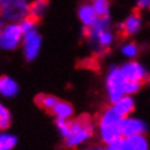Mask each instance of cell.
<instances>
[{
    "label": "cell",
    "mask_w": 150,
    "mask_h": 150,
    "mask_svg": "<svg viewBox=\"0 0 150 150\" xmlns=\"http://www.w3.org/2000/svg\"><path fill=\"white\" fill-rule=\"evenodd\" d=\"M56 127L64 139L65 146L70 149L79 148L88 142L96 129L92 117L88 115H83L74 120H56Z\"/></svg>",
    "instance_id": "cell-1"
},
{
    "label": "cell",
    "mask_w": 150,
    "mask_h": 150,
    "mask_svg": "<svg viewBox=\"0 0 150 150\" xmlns=\"http://www.w3.org/2000/svg\"><path fill=\"white\" fill-rule=\"evenodd\" d=\"M85 29L89 47L97 55L106 52L115 42V32L111 27V21L108 17L98 18L92 27Z\"/></svg>",
    "instance_id": "cell-2"
},
{
    "label": "cell",
    "mask_w": 150,
    "mask_h": 150,
    "mask_svg": "<svg viewBox=\"0 0 150 150\" xmlns=\"http://www.w3.org/2000/svg\"><path fill=\"white\" fill-rule=\"evenodd\" d=\"M122 117L116 112L113 108L107 107L99 113L97 127H98V136L99 140L104 145L110 144V142L121 139V130H120V123H121Z\"/></svg>",
    "instance_id": "cell-3"
},
{
    "label": "cell",
    "mask_w": 150,
    "mask_h": 150,
    "mask_svg": "<svg viewBox=\"0 0 150 150\" xmlns=\"http://www.w3.org/2000/svg\"><path fill=\"white\" fill-rule=\"evenodd\" d=\"M29 0H0V19L5 23H19L29 17Z\"/></svg>",
    "instance_id": "cell-4"
},
{
    "label": "cell",
    "mask_w": 150,
    "mask_h": 150,
    "mask_svg": "<svg viewBox=\"0 0 150 150\" xmlns=\"http://www.w3.org/2000/svg\"><path fill=\"white\" fill-rule=\"evenodd\" d=\"M126 78L123 76L120 66H111L106 74V80H104V87H106L107 98L111 103L118 100L125 94V85Z\"/></svg>",
    "instance_id": "cell-5"
},
{
    "label": "cell",
    "mask_w": 150,
    "mask_h": 150,
    "mask_svg": "<svg viewBox=\"0 0 150 150\" xmlns=\"http://www.w3.org/2000/svg\"><path fill=\"white\" fill-rule=\"evenodd\" d=\"M23 35L19 23H4L0 28V50L14 51L22 45Z\"/></svg>",
    "instance_id": "cell-6"
},
{
    "label": "cell",
    "mask_w": 150,
    "mask_h": 150,
    "mask_svg": "<svg viewBox=\"0 0 150 150\" xmlns=\"http://www.w3.org/2000/svg\"><path fill=\"white\" fill-rule=\"evenodd\" d=\"M22 50H23L24 59L27 61H33L37 56H38L41 51V46H42V37L38 32L31 31L23 35V40H22Z\"/></svg>",
    "instance_id": "cell-7"
},
{
    "label": "cell",
    "mask_w": 150,
    "mask_h": 150,
    "mask_svg": "<svg viewBox=\"0 0 150 150\" xmlns=\"http://www.w3.org/2000/svg\"><path fill=\"white\" fill-rule=\"evenodd\" d=\"M122 137L125 136H134V135H145L148 131V125L144 120L135 117V116H126L122 117L120 123Z\"/></svg>",
    "instance_id": "cell-8"
},
{
    "label": "cell",
    "mask_w": 150,
    "mask_h": 150,
    "mask_svg": "<svg viewBox=\"0 0 150 150\" xmlns=\"http://www.w3.org/2000/svg\"><path fill=\"white\" fill-rule=\"evenodd\" d=\"M121 69L123 76L126 78V80L131 81H140L142 83L146 78H148V71L140 62L134 61V60H129V61L123 62L121 66Z\"/></svg>",
    "instance_id": "cell-9"
},
{
    "label": "cell",
    "mask_w": 150,
    "mask_h": 150,
    "mask_svg": "<svg viewBox=\"0 0 150 150\" xmlns=\"http://www.w3.org/2000/svg\"><path fill=\"white\" fill-rule=\"evenodd\" d=\"M78 17H79L80 23L84 25L85 28L92 27L93 24L98 21V16H97L94 8H93L92 3H85V4H81L78 9Z\"/></svg>",
    "instance_id": "cell-10"
},
{
    "label": "cell",
    "mask_w": 150,
    "mask_h": 150,
    "mask_svg": "<svg viewBox=\"0 0 150 150\" xmlns=\"http://www.w3.org/2000/svg\"><path fill=\"white\" fill-rule=\"evenodd\" d=\"M122 150H149V141L145 135L122 137Z\"/></svg>",
    "instance_id": "cell-11"
},
{
    "label": "cell",
    "mask_w": 150,
    "mask_h": 150,
    "mask_svg": "<svg viewBox=\"0 0 150 150\" xmlns=\"http://www.w3.org/2000/svg\"><path fill=\"white\" fill-rule=\"evenodd\" d=\"M141 25H142L141 17L137 13H132L123 21V23L120 25V28H121V32L125 36H134L140 31Z\"/></svg>",
    "instance_id": "cell-12"
},
{
    "label": "cell",
    "mask_w": 150,
    "mask_h": 150,
    "mask_svg": "<svg viewBox=\"0 0 150 150\" xmlns=\"http://www.w3.org/2000/svg\"><path fill=\"white\" fill-rule=\"evenodd\" d=\"M19 92V85L8 75L0 76V96L4 98H14Z\"/></svg>",
    "instance_id": "cell-13"
},
{
    "label": "cell",
    "mask_w": 150,
    "mask_h": 150,
    "mask_svg": "<svg viewBox=\"0 0 150 150\" xmlns=\"http://www.w3.org/2000/svg\"><path fill=\"white\" fill-rule=\"evenodd\" d=\"M112 108L121 116V117H126V116H131V113L135 110V100L132 96H123L118 100L112 103Z\"/></svg>",
    "instance_id": "cell-14"
},
{
    "label": "cell",
    "mask_w": 150,
    "mask_h": 150,
    "mask_svg": "<svg viewBox=\"0 0 150 150\" xmlns=\"http://www.w3.org/2000/svg\"><path fill=\"white\" fill-rule=\"evenodd\" d=\"M51 113L55 116L56 120H71L74 116V107L66 100L59 99L56 106L52 108Z\"/></svg>",
    "instance_id": "cell-15"
},
{
    "label": "cell",
    "mask_w": 150,
    "mask_h": 150,
    "mask_svg": "<svg viewBox=\"0 0 150 150\" xmlns=\"http://www.w3.org/2000/svg\"><path fill=\"white\" fill-rule=\"evenodd\" d=\"M48 0H32L31 9H29V17L35 18L36 21L41 19L47 10Z\"/></svg>",
    "instance_id": "cell-16"
},
{
    "label": "cell",
    "mask_w": 150,
    "mask_h": 150,
    "mask_svg": "<svg viewBox=\"0 0 150 150\" xmlns=\"http://www.w3.org/2000/svg\"><path fill=\"white\" fill-rule=\"evenodd\" d=\"M18 142L14 134L9 131H0V150H13Z\"/></svg>",
    "instance_id": "cell-17"
},
{
    "label": "cell",
    "mask_w": 150,
    "mask_h": 150,
    "mask_svg": "<svg viewBox=\"0 0 150 150\" xmlns=\"http://www.w3.org/2000/svg\"><path fill=\"white\" fill-rule=\"evenodd\" d=\"M36 102L41 108L51 112L52 108H54L56 106V103L59 102V98L55 96H52V94H40L37 97Z\"/></svg>",
    "instance_id": "cell-18"
},
{
    "label": "cell",
    "mask_w": 150,
    "mask_h": 150,
    "mask_svg": "<svg viewBox=\"0 0 150 150\" xmlns=\"http://www.w3.org/2000/svg\"><path fill=\"white\" fill-rule=\"evenodd\" d=\"M139 46L135 42L127 41V42L121 45V54L122 56H125L127 60H134L139 55Z\"/></svg>",
    "instance_id": "cell-19"
},
{
    "label": "cell",
    "mask_w": 150,
    "mask_h": 150,
    "mask_svg": "<svg viewBox=\"0 0 150 150\" xmlns=\"http://www.w3.org/2000/svg\"><path fill=\"white\" fill-rule=\"evenodd\" d=\"M92 5L99 18L108 17V14H110V3H108V0H96V1L92 3Z\"/></svg>",
    "instance_id": "cell-20"
},
{
    "label": "cell",
    "mask_w": 150,
    "mask_h": 150,
    "mask_svg": "<svg viewBox=\"0 0 150 150\" xmlns=\"http://www.w3.org/2000/svg\"><path fill=\"white\" fill-rule=\"evenodd\" d=\"M36 24H37V21L35 19V18H32V17H27V18H24L22 22H19L21 29L23 31V33L35 31V29H36Z\"/></svg>",
    "instance_id": "cell-21"
},
{
    "label": "cell",
    "mask_w": 150,
    "mask_h": 150,
    "mask_svg": "<svg viewBox=\"0 0 150 150\" xmlns=\"http://www.w3.org/2000/svg\"><path fill=\"white\" fill-rule=\"evenodd\" d=\"M141 84L140 81H131V80H127L126 81V85H125V94L127 96H132L135 93H137L141 88Z\"/></svg>",
    "instance_id": "cell-22"
},
{
    "label": "cell",
    "mask_w": 150,
    "mask_h": 150,
    "mask_svg": "<svg viewBox=\"0 0 150 150\" xmlns=\"http://www.w3.org/2000/svg\"><path fill=\"white\" fill-rule=\"evenodd\" d=\"M106 150H122V137L106 145Z\"/></svg>",
    "instance_id": "cell-23"
},
{
    "label": "cell",
    "mask_w": 150,
    "mask_h": 150,
    "mask_svg": "<svg viewBox=\"0 0 150 150\" xmlns=\"http://www.w3.org/2000/svg\"><path fill=\"white\" fill-rule=\"evenodd\" d=\"M135 1H136V6L139 9L150 8V0H135Z\"/></svg>",
    "instance_id": "cell-24"
},
{
    "label": "cell",
    "mask_w": 150,
    "mask_h": 150,
    "mask_svg": "<svg viewBox=\"0 0 150 150\" xmlns=\"http://www.w3.org/2000/svg\"><path fill=\"white\" fill-rule=\"evenodd\" d=\"M9 113H10L9 110L0 102V117H3V116H5V115H9Z\"/></svg>",
    "instance_id": "cell-25"
},
{
    "label": "cell",
    "mask_w": 150,
    "mask_h": 150,
    "mask_svg": "<svg viewBox=\"0 0 150 150\" xmlns=\"http://www.w3.org/2000/svg\"><path fill=\"white\" fill-rule=\"evenodd\" d=\"M81 150H106V148H103L100 145H94V146H85Z\"/></svg>",
    "instance_id": "cell-26"
},
{
    "label": "cell",
    "mask_w": 150,
    "mask_h": 150,
    "mask_svg": "<svg viewBox=\"0 0 150 150\" xmlns=\"http://www.w3.org/2000/svg\"><path fill=\"white\" fill-rule=\"evenodd\" d=\"M89 1H92V3H93V1H96V0H89Z\"/></svg>",
    "instance_id": "cell-27"
},
{
    "label": "cell",
    "mask_w": 150,
    "mask_h": 150,
    "mask_svg": "<svg viewBox=\"0 0 150 150\" xmlns=\"http://www.w3.org/2000/svg\"><path fill=\"white\" fill-rule=\"evenodd\" d=\"M149 85H150V79H149Z\"/></svg>",
    "instance_id": "cell-28"
}]
</instances>
